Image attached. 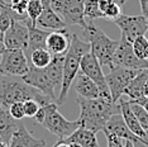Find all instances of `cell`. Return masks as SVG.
<instances>
[{
	"label": "cell",
	"mask_w": 148,
	"mask_h": 147,
	"mask_svg": "<svg viewBox=\"0 0 148 147\" xmlns=\"http://www.w3.org/2000/svg\"><path fill=\"white\" fill-rule=\"evenodd\" d=\"M76 102L80 105L79 119L81 121V126L95 133L103 131L114 113L120 112V104L113 103L110 98L99 96L94 99H85L77 96Z\"/></svg>",
	"instance_id": "6da1fadb"
},
{
	"label": "cell",
	"mask_w": 148,
	"mask_h": 147,
	"mask_svg": "<svg viewBox=\"0 0 148 147\" xmlns=\"http://www.w3.org/2000/svg\"><path fill=\"white\" fill-rule=\"evenodd\" d=\"M34 99L41 105H47L52 100L42 91L29 85L22 76L0 75V104L9 108L13 103Z\"/></svg>",
	"instance_id": "7a4b0ae2"
},
{
	"label": "cell",
	"mask_w": 148,
	"mask_h": 147,
	"mask_svg": "<svg viewBox=\"0 0 148 147\" xmlns=\"http://www.w3.org/2000/svg\"><path fill=\"white\" fill-rule=\"evenodd\" d=\"M90 51V43L82 41L77 34L71 36V45H70L69 51L66 52L65 65H63V79L62 85L60 89V93L57 95V105H62L66 102L69 91L71 88L73 80H75L77 71L80 70V63L86 52Z\"/></svg>",
	"instance_id": "3957f363"
},
{
	"label": "cell",
	"mask_w": 148,
	"mask_h": 147,
	"mask_svg": "<svg viewBox=\"0 0 148 147\" xmlns=\"http://www.w3.org/2000/svg\"><path fill=\"white\" fill-rule=\"evenodd\" d=\"M87 42L90 43V51H91L97 61L100 62L101 67L112 69L114 63V53H115L119 41L109 38L100 28L94 25L92 23H89L86 28H84Z\"/></svg>",
	"instance_id": "277c9868"
},
{
	"label": "cell",
	"mask_w": 148,
	"mask_h": 147,
	"mask_svg": "<svg viewBox=\"0 0 148 147\" xmlns=\"http://www.w3.org/2000/svg\"><path fill=\"white\" fill-rule=\"evenodd\" d=\"M57 103L52 102L45 105L46 108V118L43 121L42 126L46 129H48L52 135L57 136L58 141L67 138L69 136H71L73 132L81 126V121H69L63 117L57 109Z\"/></svg>",
	"instance_id": "5b68a950"
},
{
	"label": "cell",
	"mask_w": 148,
	"mask_h": 147,
	"mask_svg": "<svg viewBox=\"0 0 148 147\" xmlns=\"http://www.w3.org/2000/svg\"><path fill=\"white\" fill-rule=\"evenodd\" d=\"M139 71L140 70L138 69H130L120 65H114L109 70V74L105 75V80H106L108 86H109L110 94H112L113 103H118L120 96L124 95L125 88L138 75Z\"/></svg>",
	"instance_id": "8992f818"
},
{
	"label": "cell",
	"mask_w": 148,
	"mask_h": 147,
	"mask_svg": "<svg viewBox=\"0 0 148 147\" xmlns=\"http://www.w3.org/2000/svg\"><path fill=\"white\" fill-rule=\"evenodd\" d=\"M29 70V61L23 49H5L1 53L0 75L23 76Z\"/></svg>",
	"instance_id": "52a82bcc"
},
{
	"label": "cell",
	"mask_w": 148,
	"mask_h": 147,
	"mask_svg": "<svg viewBox=\"0 0 148 147\" xmlns=\"http://www.w3.org/2000/svg\"><path fill=\"white\" fill-rule=\"evenodd\" d=\"M80 70H81L82 74L89 76L97 85V88L100 89V96L112 99V94H110L109 86L106 84L105 75H104V72H103V67L91 51L86 52L85 55H84L81 63H80Z\"/></svg>",
	"instance_id": "ba28073f"
},
{
	"label": "cell",
	"mask_w": 148,
	"mask_h": 147,
	"mask_svg": "<svg viewBox=\"0 0 148 147\" xmlns=\"http://www.w3.org/2000/svg\"><path fill=\"white\" fill-rule=\"evenodd\" d=\"M118 28L122 32V36L125 37L127 41L132 43L137 37L146 36L148 31V21L143 15H127L122 14L114 21Z\"/></svg>",
	"instance_id": "9c48e42d"
},
{
	"label": "cell",
	"mask_w": 148,
	"mask_h": 147,
	"mask_svg": "<svg viewBox=\"0 0 148 147\" xmlns=\"http://www.w3.org/2000/svg\"><path fill=\"white\" fill-rule=\"evenodd\" d=\"M29 21V19H28ZM28 21H16L14 19L8 31L4 33V45L6 49H23L27 51L29 39V28L27 25Z\"/></svg>",
	"instance_id": "30bf717a"
},
{
	"label": "cell",
	"mask_w": 148,
	"mask_h": 147,
	"mask_svg": "<svg viewBox=\"0 0 148 147\" xmlns=\"http://www.w3.org/2000/svg\"><path fill=\"white\" fill-rule=\"evenodd\" d=\"M114 63L120 66H125L130 69L144 70L148 69V60H142L134 53L133 46L129 41H127L125 37H120L119 45L115 53H114Z\"/></svg>",
	"instance_id": "8fae6325"
},
{
	"label": "cell",
	"mask_w": 148,
	"mask_h": 147,
	"mask_svg": "<svg viewBox=\"0 0 148 147\" xmlns=\"http://www.w3.org/2000/svg\"><path fill=\"white\" fill-rule=\"evenodd\" d=\"M23 80L25 82H28L29 85L34 86L36 89H38L39 91H42L46 96H48L52 102H56V93L55 89L56 86L53 85V82L51 81V79L48 78L47 72L45 71V69H37L34 66L29 65V70L25 75L22 76Z\"/></svg>",
	"instance_id": "7c38bea8"
},
{
	"label": "cell",
	"mask_w": 148,
	"mask_h": 147,
	"mask_svg": "<svg viewBox=\"0 0 148 147\" xmlns=\"http://www.w3.org/2000/svg\"><path fill=\"white\" fill-rule=\"evenodd\" d=\"M85 0H63V6L60 12V16L65 21L67 25H80L86 28L87 23L84 14Z\"/></svg>",
	"instance_id": "4fadbf2b"
},
{
	"label": "cell",
	"mask_w": 148,
	"mask_h": 147,
	"mask_svg": "<svg viewBox=\"0 0 148 147\" xmlns=\"http://www.w3.org/2000/svg\"><path fill=\"white\" fill-rule=\"evenodd\" d=\"M103 132L104 133L105 132L112 133V135H115L123 139H129V141L136 143V145H143V142H144V138H140V137L136 136L129 128H128L127 123L124 121V118H123V115L120 112L114 113V114L110 117L109 121L106 123V126L104 127Z\"/></svg>",
	"instance_id": "5bb4252c"
},
{
	"label": "cell",
	"mask_w": 148,
	"mask_h": 147,
	"mask_svg": "<svg viewBox=\"0 0 148 147\" xmlns=\"http://www.w3.org/2000/svg\"><path fill=\"white\" fill-rule=\"evenodd\" d=\"M43 10L41 15L37 19V27H41L43 29H51V31H61L66 29L67 24L65 21L51 8L49 0H42Z\"/></svg>",
	"instance_id": "9a60e30c"
},
{
	"label": "cell",
	"mask_w": 148,
	"mask_h": 147,
	"mask_svg": "<svg viewBox=\"0 0 148 147\" xmlns=\"http://www.w3.org/2000/svg\"><path fill=\"white\" fill-rule=\"evenodd\" d=\"M71 36L66 29L49 32L46 47L52 55H63L69 51L71 45Z\"/></svg>",
	"instance_id": "2e32d148"
},
{
	"label": "cell",
	"mask_w": 148,
	"mask_h": 147,
	"mask_svg": "<svg viewBox=\"0 0 148 147\" xmlns=\"http://www.w3.org/2000/svg\"><path fill=\"white\" fill-rule=\"evenodd\" d=\"M45 146H46L45 139H39L33 137V135L25 128V126L23 123L18 126V128L13 133L10 142H9V147H45Z\"/></svg>",
	"instance_id": "e0dca14e"
},
{
	"label": "cell",
	"mask_w": 148,
	"mask_h": 147,
	"mask_svg": "<svg viewBox=\"0 0 148 147\" xmlns=\"http://www.w3.org/2000/svg\"><path fill=\"white\" fill-rule=\"evenodd\" d=\"M73 81H75V90L79 96L85 99H94L100 96V89L85 74L80 72L79 75H76Z\"/></svg>",
	"instance_id": "ac0fdd59"
},
{
	"label": "cell",
	"mask_w": 148,
	"mask_h": 147,
	"mask_svg": "<svg viewBox=\"0 0 148 147\" xmlns=\"http://www.w3.org/2000/svg\"><path fill=\"white\" fill-rule=\"evenodd\" d=\"M118 102H119V104H120V113H122V115H123L124 121H125V123H127L128 128H129L136 136L147 139V132L144 131L143 127L140 126V123L138 122V118L133 113L129 100L125 102V100H123V99H119Z\"/></svg>",
	"instance_id": "d6986e66"
},
{
	"label": "cell",
	"mask_w": 148,
	"mask_h": 147,
	"mask_svg": "<svg viewBox=\"0 0 148 147\" xmlns=\"http://www.w3.org/2000/svg\"><path fill=\"white\" fill-rule=\"evenodd\" d=\"M19 124H21V121L13 118L9 108H5L4 105L0 104V137L3 141L9 145L13 133L15 132Z\"/></svg>",
	"instance_id": "ffe728a7"
},
{
	"label": "cell",
	"mask_w": 148,
	"mask_h": 147,
	"mask_svg": "<svg viewBox=\"0 0 148 147\" xmlns=\"http://www.w3.org/2000/svg\"><path fill=\"white\" fill-rule=\"evenodd\" d=\"M61 142H65V143L75 142V143H79L81 147H100L96 138V133L82 126H80L71 136L62 139Z\"/></svg>",
	"instance_id": "44dd1931"
},
{
	"label": "cell",
	"mask_w": 148,
	"mask_h": 147,
	"mask_svg": "<svg viewBox=\"0 0 148 147\" xmlns=\"http://www.w3.org/2000/svg\"><path fill=\"white\" fill-rule=\"evenodd\" d=\"M148 81V69L140 70L129 85L124 90V95H128L130 100H138L144 96V89Z\"/></svg>",
	"instance_id": "7402d4cb"
},
{
	"label": "cell",
	"mask_w": 148,
	"mask_h": 147,
	"mask_svg": "<svg viewBox=\"0 0 148 147\" xmlns=\"http://www.w3.org/2000/svg\"><path fill=\"white\" fill-rule=\"evenodd\" d=\"M65 58L66 53L63 55H52V60L49 62V65L45 69L48 78L51 79L53 85L56 88L61 89L62 85V79H63V65H65Z\"/></svg>",
	"instance_id": "603a6c76"
},
{
	"label": "cell",
	"mask_w": 148,
	"mask_h": 147,
	"mask_svg": "<svg viewBox=\"0 0 148 147\" xmlns=\"http://www.w3.org/2000/svg\"><path fill=\"white\" fill-rule=\"evenodd\" d=\"M29 28V39H28V48L25 51L27 58L34 49L38 48H47L46 43H47V37H48L49 32L43 31L37 25H28Z\"/></svg>",
	"instance_id": "cb8c5ba5"
},
{
	"label": "cell",
	"mask_w": 148,
	"mask_h": 147,
	"mask_svg": "<svg viewBox=\"0 0 148 147\" xmlns=\"http://www.w3.org/2000/svg\"><path fill=\"white\" fill-rule=\"evenodd\" d=\"M52 60V53L47 48H38L34 49L28 56V61L31 66H34L37 69H46L49 65Z\"/></svg>",
	"instance_id": "d4e9b609"
},
{
	"label": "cell",
	"mask_w": 148,
	"mask_h": 147,
	"mask_svg": "<svg viewBox=\"0 0 148 147\" xmlns=\"http://www.w3.org/2000/svg\"><path fill=\"white\" fill-rule=\"evenodd\" d=\"M84 14L85 18H89L94 21V19H99V18H105L104 13L100 9L99 5V0H85L84 4Z\"/></svg>",
	"instance_id": "484cf974"
},
{
	"label": "cell",
	"mask_w": 148,
	"mask_h": 147,
	"mask_svg": "<svg viewBox=\"0 0 148 147\" xmlns=\"http://www.w3.org/2000/svg\"><path fill=\"white\" fill-rule=\"evenodd\" d=\"M134 53L142 60H148V38L146 36H139L132 42Z\"/></svg>",
	"instance_id": "4316f807"
},
{
	"label": "cell",
	"mask_w": 148,
	"mask_h": 147,
	"mask_svg": "<svg viewBox=\"0 0 148 147\" xmlns=\"http://www.w3.org/2000/svg\"><path fill=\"white\" fill-rule=\"evenodd\" d=\"M43 10V1L42 0H29L27 6V15L29 16L32 24L37 25V19L41 15Z\"/></svg>",
	"instance_id": "83f0119b"
},
{
	"label": "cell",
	"mask_w": 148,
	"mask_h": 147,
	"mask_svg": "<svg viewBox=\"0 0 148 147\" xmlns=\"http://www.w3.org/2000/svg\"><path fill=\"white\" fill-rule=\"evenodd\" d=\"M130 106H132L133 113L138 118V122L140 123V126L143 127V129L147 132L148 131V112L146 110V108H144L143 105L138 104V103H130Z\"/></svg>",
	"instance_id": "f1b7e54d"
},
{
	"label": "cell",
	"mask_w": 148,
	"mask_h": 147,
	"mask_svg": "<svg viewBox=\"0 0 148 147\" xmlns=\"http://www.w3.org/2000/svg\"><path fill=\"white\" fill-rule=\"evenodd\" d=\"M122 6H120L115 0H113L112 3H110V5L108 6V9L104 13V15H105V19H109V21L114 22L115 19H118L120 15H122Z\"/></svg>",
	"instance_id": "f546056e"
},
{
	"label": "cell",
	"mask_w": 148,
	"mask_h": 147,
	"mask_svg": "<svg viewBox=\"0 0 148 147\" xmlns=\"http://www.w3.org/2000/svg\"><path fill=\"white\" fill-rule=\"evenodd\" d=\"M9 112H10L12 117L16 121H22L25 117V112H24V102H16L9 106Z\"/></svg>",
	"instance_id": "4dcf8cb0"
},
{
	"label": "cell",
	"mask_w": 148,
	"mask_h": 147,
	"mask_svg": "<svg viewBox=\"0 0 148 147\" xmlns=\"http://www.w3.org/2000/svg\"><path fill=\"white\" fill-rule=\"evenodd\" d=\"M41 108V104H39L37 100L34 99H29L24 102V112H25V117L28 118H34V115L37 114L38 109Z\"/></svg>",
	"instance_id": "1f68e13d"
},
{
	"label": "cell",
	"mask_w": 148,
	"mask_h": 147,
	"mask_svg": "<svg viewBox=\"0 0 148 147\" xmlns=\"http://www.w3.org/2000/svg\"><path fill=\"white\" fill-rule=\"evenodd\" d=\"M29 0H10L9 6H10L12 10H14L18 14L24 15L27 14V6H28Z\"/></svg>",
	"instance_id": "d6a6232c"
},
{
	"label": "cell",
	"mask_w": 148,
	"mask_h": 147,
	"mask_svg": "<svg viewBox=\"0 0 148 147\" xmlns=\"http://www.w3.org/2000/svg\"><path fill=\"white\" fill-rule=\"evenodd\" d=\"M104 135L106 137L108 147H124L123 138H120V137H118L115 135H112V133H108V132H105Z\"/></svg>",
	"instance_id": "836d02e7"
},
{
	"label": "cell",
	"mask_w": 148,
	"mask_h": 147,
	"mask_svg": "<svg viewBox=\"0 0 148 147\" xmlns=\"http://www.w3.org/2000/svg\"><path fill=\"white\" fill-rule=\"evenodd\" d=\"M45 118H46V108H45V105H41V108L38 109V112H37V114L34 115V119H36V122L37 123H43V121H45Z\"/></svg>",
	"instance_id": "e575fe53"
},
{
	"label": "cell",
	"mask_w": 148,
	"mask_h": 147,
	"mask_svg": "<svg viewBox=\"0 0 148 147\" xmlns=\"http://www.w3.org/2000/svg\"><path fill=\"white\" fill-rule=\"evenodd\" d=\"M139 4H140L142 15L148 21V0H139Z\"/></svg>",
	"instance_id": "d590c367"
},
{
	"label": "cell",
	"mask_w": 148,
	"mask_h": 147,
	"mask_svg": "<svg viewBox=\"0 0 148 147\" xmlns=\"http://www.w3.org/2000/svg\"><path fill=\"white\" fill-rule=\"evenodd\" d=\"M130 103H138V104L143 105L144 108H146V110L148 112V96H143V98L138 99V100H129Z\"/></svg>",
	"instance_id": "8d00e7d4"
},
{
	"label": "cell",
	"mask_w": 148,
	"mask_h": 147,
	"mask_svg": "<svg viewBox=\"0 0 148 147\" xmlns=\"http://www.w3.org/2000/svg\"><path fill=\"white\" fill-rule=\"evenodd\" d=\"M5 45H4V33L0 31V55L5 51Z\"/></svg>",
	"instance_id": "74e56055"
},
{
	"label": "cell",
	"mask_w": 148,
	"mask_h": 147,
	"mask_svg": "<svg viewBox=\"0 0 148 147\" xmlns=\"http://www.w3.org/2000/svg\"><path fill=\"white\" fill-rule=\"evenodd\" d=\"M124 147H136V143L129 141V139H125V142H124Z\"/></svg>",
	"instance_id": "f35d334b"
},
{
	"label": "cell",
	"mask_w": 148,
	"mask_h": 147,
	"mask_svg": "<svg viewBox=\"0 0 148 147\" xmlns=\"http://www.w3.org/2000/svg\"><path fill=\"white\" fill-rule=\"evenodd\" d=\"M69 147H81L79 143H75V142H69Z\"/></svg>",
	"instance_id": "ab89813d"
},
{
	"label": "cell",
	"mask_w": 148,
	"mask_h": 147,
	"mask_svg": "<svg viewBox=\"0 0 148 147\" xmlns=\"http://www.w3.org/2000/svg\"><path fill=\"white\" fill-rule=\"evenodd\" d=\"M0 147H9V145L6 142L3 141V139H0Z\"/></svg>",
	"instance_id": "60d3db41"
},
{
	"label": "cell",
	"mask_w": 148,
	"mask_h": 147,
	"mask_svg": "<svg viewBox=\"0 0 148 147\" xmlns=\"http://www.w3.org/2000/svg\"><path fill=\"white\" fill-rule=\"evenodd\" d=\"M144 96H148V81L146 84V89H144Z\"/></svg>",
	"instance_id": "b9f144b4"
},
{
	"label": "cell",
	"mask_w": 148,
	"mask_h": 147,
	"mask_svg": "<svg viewBox=\"0 0 148 147\" xmlns=\"http://www.w3.org/2000/svg\"><path fill=\"white\" fill-rule=\"evenodd\" d=\"M0 5L6 6V5H9V4H6V3H5V0H0Z\"/></svg>",
	"instance_id": "7bdbcfd3"
},
{
	"label": "cell",
	"mask_w": 148,
	"mask_h": 147,
	"mask_svg": "<svg viewBox=\"0 0 148 147\" xmlns=\"http://www.w3.org/2000/svg\"><path fill=\"white\" fill-rule=\"evenodd\" d=\"M143 145H144V146H147V147H148V139H144V142H143Z\"/></svg>",
	"instance_id": "ee69618b"
},
{
	"label": "cell",
	"mask_w": 148,
	"mask_h": 147,
	"mask_svg": "<svg viewBox=\"0 0 148 147\" xmlns=\"http://www.w3.org/2000/svg\"><path fill=\"white\" fill-rule=\"evenodd\" d=\"M3 8H4V6H3V5H0V13H1V10H3Z\"/></svg>",
	"instance_id": "f6af8a7d"
},
{
	"label": "cell",
	"mask_w": 148,
	"mask_h": 147,
	"mask_svg": "<svg viewBox=\"0 0 148 147\" xmlns=\"http://www.w3.org/2000/svg\"><path fill=\"white\" fill-rule=\"evenodd\" d=\"M5 3H6V4H9V3H10V0H5Z\"/></svg>",
	"instance_id": "bcb514c9"
},
{
	"label": "cell",
	"mask_w": 148,
	"mask_h": 147,
	"mask_svg": "<svg viewBox=\"0 0 148 147\" xmlns=\"http://www.w3.org/2000/svg\"><path fill=\"white\" fill-rule=\"evenodd\" d=\"M147 139H148V131H147Z\"/></svg>",
	"instance_id": "7dc6e473"
},
{
	"label": "cell",
	"mask_w": 148,
	"mask_h": 147,
	"mask_svg": "<svg viewBox=\"0 0 148 147\" xmlns=\"http://www.w3.org/2000/svg\"><path fill=\"white\" fill-rule=\"evenodd\" d=\"M0 139H1V137H0Z\"/></svg>",
	"instance_id": "c3c4849f"
},
{
	"label": "cell",
	"mask_w": 148,
	"mask_h": 147,
	"mask_svg": "<svg viewBox=\"0 0 148 147\" xmlns=\"http://www.w3.org/2000/svg\"><path fill=\"white\" fill-rule=\"evenodd\" d=\"M147 33H148V31H147Z\"/></svg>",
	"instance_id": "681fc988"
}]
</instances>
